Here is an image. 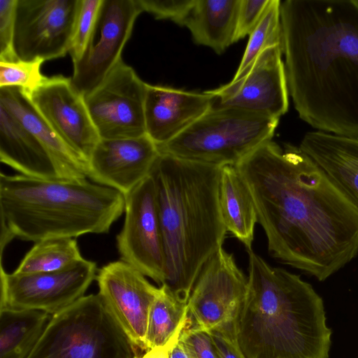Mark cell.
<instances>
[{
  "label": "cell",
  "instance_id": "obj_1",
  "mask_svg": "<svg viewBox=\"0 0 358 358\" xmlns=\"http://www.w3.org/2000/svg\"><path fill=\"white\" fill-rule=\"evenodd\" d=\"M235 166L273 258L324 281L358 256V210L299 147L270 140Z\"/></svg>",
  "mask_w": 358,
  "mask_h": 358
},
{
  "label": "cell",
  "instance_id": "obj_2",
  "mask_svg": "<svg viewBox=\"0 0 358 358\" xmlns=\"http://www.w3.org/2000/svg\"><path fill=\"white\" fill-rule=\"evenodd\" d=\"M280 22L288 92L300 118L358 138V1L287 0Z\"/></svg>",
  "mask_w": 358,
  "mask_h": 358
},
{
  "label": "cell",
  "instance_id": "obj_3",
  "mask_svg": "<svg viewBox=\"0 0 358 358\" xmlns=\"http://www.w3.org/2000/svg\"><path fill=\"white\" fill-rule=\"evenodd\" d=\"M247 251L248 290L231 323L243 358H329L321 296L300 275Z\"/></svg>",
  "mask_w": 358,
  "mask_h": 358
},
{
  "label": "cell",
  "instance_id": "obj_4",
  "mask_svg": "<svg viewBox=\"0 0 358 358\" xmlns=\"http://www.w3.org/2000/svg\"><path fill=\"white\" fill-rule=\"evenodd\" d=\"M221 170L220 166L160 153L150 173L164 246L162 285L183 303L227 233L219 203Z\"/></svg>",
  "mask_w": 358,
  "mask_h": 358
},
{
  "label": "cell",
  "instance_id": "obj_5",
  "mask_svg": "<svg viewBox=\"0 0 358 358\" xmlns=\"http://www.w3.org/2000/svg\"><path fill=\"white\" fill-rule=\"evenodd\" d=\"M125 208L119 191L90 182L0 174L1 255L13 239L108 233Z\"/></svg>",
  "mask_w": 358,
  "mask_h": 358
},
{
  "label": "cell",
  "instance_id": "obj_6",
  "mask_svg": "<svg viewBox=\"0 0 358 358\" xmlns=\"http://www.w3.org/2000/svg\"><path fill=\"white\" fill-rule=\"evenodd\" d=\"M278 121L238 108H210L178 136L157 147L160 153L180 159L236 166L271 140Z\"/></svg>",
  "mask_w": 358,
  "mask_h": 358
},
{
  "label": "cell",
  "instance_id": "obj_7",
  "mask_svg": "<svg viewBox=\"0 0 358 358\" xmlns=\"http://www.w3.org/2000/svg\"><path fill=\"white\" fill-rule=\"evenodd\" d=\"M138 355L99 294L52 315L27 358H135Z\"/></svg>",
  "mask_w": 358,
  "mask_h": 358
},
{
  "label": "cell",
  "instance_id": "obj_8",
  "mask_svg": "<svg viewBox=\"0 0 358 358\" xmlns=\"http://www.w3.org/2000/svg\"><path fill=\"white\" fill-rule=\"evenodd\" d=\"M96 264L83 259L61 271L8 273L1 264L0 309L39 310L53 315L85 296Z\"/></svg>",
  "mask_w": 358,
  "mask_h": 358
},
{
  "label": "cell",
  "instance_id": "obj_9",
  "mask_svg": "<svg viewBox=\"0 0 358 358\" xmlns=\"http://www.w3.org/2000/svg\"><path fill=\"white\" fill-rule=\"evenodd\" d=\"M80 0H17L13 48L18 60L43 62L69 52Z\"/></svg>",
  "mask_w": 358,
  "mask_h": 358
},
{
  "label": "cell",
  "instance_id": "obj_10",
  "mask_svg": "<svg viewBox=\"0 0 358 358\" xmlns=\"http://www.w3.org/2000/svg\"><path fill=\"white\" fill-rule=\"evenodd\" d=\"M124 198V222L116 238L120 260L161 286L165 282L166 260L152 177L144 179Z\"/></svg>",
  "mask_w": 358,
  "mask_h": 358
},
{
  "label": "cell",
  "instance_id": "obj_11",
  "mask_svg": "<svg viewBox=\"0 0 358 358\" xmlns=\"http://www.w3.org/2000/svg\"><path fill=\"white\" fill-rule=\"evenodd\" d=\"M147 85L122 60L96 89L84 96L100 139L127 138L146 134Z\"/></svg>",
  "mask_w": 358,
  "mask_h": 358
},
{
  "label": "cell",
  "instance_id": "obj_12",
  "mask_svg": "<svg viewBox=\"0 0 358 358\" xmlns=\"http://www.w3.org/2000/svg\"><path fill=\"white\" fill-rule=\"evenodd\" d=\"M136 0H103L93 35L82 57L73 62L71 82L83 96L96 89L121 62L135 21Z\"/></svg>",
  "mask_w": 358,
  "mask_h": 358
},
{
  "label": "cell",
  "instance_id": "obj_13",
  "mask_svg": "<svg viewBox=\"0 0 358 358\" xmlns=\"http://www.w3.org/2000/svg\"><path fill=\"white\" fill-rule=\"evenodd\" d=\"M248 278L221 247L203 266L187 301L188 316L209 331L231 323L245 297Z\"/></svg>",
  "mask_w": 358,
  "mask_h": 358
},
{
  "label": "cell",
  "instance_id": "obj_14",
  "mask_svg": "<svg viewBox=\"0 0 358 358\" xmlns=\"http://www.w3.org/2000/svg\"><path fill=\"white\" fill-rule=\"evenodd\" d=\"M282 45L265 50L238 80L208 90L211 108H234L278 119L288 110V87Z\"/></svg>",
  "mask_w": 358,
  "mask_h": 358
},
{
  "label": "cell",
  "instance_id": "obj_15",
  "mask_svg": "<svg viewBox=\"0 0 358 358\" xmlns=\"http://www.w3.org/2000/svg\"><path fill=\"white\" fill-rule=\"evenodd\" d=\"M99 295L132 345L146 352L145 336L150 306L159 287L141 272L122 261L98 270Z\"/></svg>",
  "mask_w": 358,
  "mask_h": 358
},
{
  "label": "cell",
  "instance_id": "obj_16",
  "mask_svg": "<svg viewBox=\"0 0 358 358\" xmlns=\"http://www.w3.org/2000/svg\"><path fill=\"white\" fill-rule=\"evenodd\" d=\"M26 94L49 126L88 162L100 137L84 96L71 78L61 75L45 77L39 86Z\"/></svg>",
  "mask_w": 358,
  "mask_h": 358
},
{
  "label": "cell",
  "instance_id": "obj_17",
  "mask_svg": "<svg viewBox=\"0 0 358 358\" xmlns=\"http://www.w3.org/2000/svg\"><path fill=\"white\" fill-rule=\"evenodd\" d=\"M159 154L157 144L147 134L100 139L88 161V178L125 196L150 176Z\"/></svg>",
  "mask_w": 358,
  "mask_h": 358
},
{
  "label": "cell",
  "instance_id": "obj_18",
  "mask_svg": "<svg viewBox=\"0 0 358 358\" xmlns=\"http://www.w3.org/2000/svg\"><path fill=\"white\" fill-rule=\"evenodd\" d=\"M207 91L190 92L148 84L145 100L146 134L157 144H165L191 126L212 106Z\"/></svg>",
  "mask_w": 358,
  "mask_h": 358
},
{
  "label": "cell",
  "instance_id": "obj_19",
  "mask_svg": "<svg viewBox=\"0 0 358 358\" xmlns=\"http://www.w3.org/2000/svg\"><path fill=\"white\" fill-rule=\"evenodd\" d=\"M0 106L38 139L52 159L61 179L82 180L88 178V162L49 126L22 88H0Z\"/></svg>",
  "mask_w": 358,
  "mask_h": 358
},
{
  "label": "cell",
  "instance_id": "obj_20",
  "mask_svg": "<svg viewBox=\"0 0 358 358\" xmlns=\"http://www.w3.org/2000/svg\"><path fill=\"white\" fill-rule=\"evenodd\" d=\"M299 148L327 174L358 210V138L309 131Z\"/></svg>",
  "mask_w": 358,
  "mask_h": 358
},
{
  "label": "cell",
  "instance_id": "obj_21",
  "mask_svg": "<svg viewBox=\"0 0 358 358\" xmlns=\"http://www.w3.org/2000/svg\"><path fill=\"white\" fill-rule=\"evenodd\" d=\"M0 160L28 177L61 179L52 159L38 139L1 106Z\"/></svg>",
  "mask_w": 358,
  "mask_h": 358
},
{
  "label": "cell",
  "instance_id": "obj_22",
  "mask_svg": "<svg viewBox=\"0 0 358 358\" xmlns=\"http://www.w3.org/2000/svg\"><path fill=\"white\" fill-rule=\"evenodd\" d=\"M241 0H196L185 26L199 45L222 54L235 42Z\"/></svg>",
  "mask_w": 358,
  "mask_h": 358
},
{
  "label": "cell",
  "instance_id": "obj_23",
  "mask_svg": "<svg viewBox=\"0 0 358 358\" xmlns=\"http://www.w3.org/2000/svg\"><path fill=\"white\" fill-rule=\"evenodd\" d=\"M219 203L227 232L244 244L247 250L251 249L257 215L251 194L235 166H222Z\"/></svg>",
  "mask_w": 358,
  "mask_h": 358
},
{
  "label": "cell",
  "instance_id": "obj_24",
  "mask_svg": "<svg viewBox=\"0 0 358 358\" xmlns=\"http://www.w3.org/2000/svg\"><path fill=\"white\" fill-rule=\"evenodd\" d=\"M51 317L39 310L0 309V358H27Z\"/></svg>",
  "mask_w": 358,
  "mask_h": 358
},
{
  "label": "cell",
  "instance_id": "obj_25",
  "mask_svg": "<svg viewBox=\"0 0 358 358\" xmlns=\"http://www.w3.org/2000/svg\"><path fill=\"white\" fill-rule=\"evenodd\" d=\"M188 317L187 303L180 302L165 286L159 290L149 312L146 351L176 343Z\"/></svg>",
  "mask_w": 358,
  "mask_h": 358
},
{
  "label": "cell",
  "instance_id": "obj_26",
  "mask_svg": "<svg viewBox=\"0 0 358 358\" xmlns=\"http://www.w3.org/2000/svg\"><path fill=\"white\" fill-rule=\"evenodd\" d=\"M83 259L75 238L45 239L35 243L13 273L29 274L58 271Z\"/></svg>",
  "mask_w": 358,
  "mask_h": 358
},
{
  "label": "cell",
  "instance_id": "obj_27",
  "mask_svg": "<svg viewBox=\"0 0 358 358\" xmlns=\"http://www.w3.org/2000/svg\"><path fill=\"white\" fill-rule=\"evenodd\" d=\"M279 0H271L259 22L250 35L241 64L232 79L240 78L267 48L282 45V28Z\"/></svg>",
  "mask_w": 358,
  "mask_h": 358
},
{
  "label": "cell",
  "instance_id": "obj_28",
  "mask_svg": "<svg viewBox=\"0 0 358 358\" xmlns=\"http://www.w3.org/2000/svg\"><path fill=\"white\" fill-rule=\"evenodd\" d=\"M41 59L0 62V88L16 87L29 93L39 86L45 76L41 72Z\"/></svg>",
  "mask_w": 358,
  "mask_h": 358
},
{
  "label": "cell",
  "instance_id": "obj_29",
  "mask_svg": "<svg viewBox=\"0 0 358 358\" xmlns=\"http://www.w3.org/2000/svg\"><path fill=\"white\" fill-rule=\"evenodd\" d=\"M103 0H80L79 8L69 50L73 62L85 52L94 31Z\"/></svg>",
  "mask_w": 358,
  "mask_h": 358
},
{
  "label": "cell",
  "instance_id": "obj_30",
  "mask_svg": "<svg viewBox=\"0 0 358 358\" xmlns=\"http://www.w3.org/2000/svg\"><path fill=\"white\" fill-rule=\"evenodd\" d=\"M142 12L185 26L196 0H136Z\"/></svg>",
  "mask_w": 358,
  "mask_h": 358
},
{
  "label": "cell",
  "instance_id": "obj_31",
  "mask_svg": "<svg viewBox=\"0 0 358 358\" xmlns=\"http://www.w3.org/2000/svg\"><path fill=\"white\" fill-rule=\"evenodd\" d=\"M178 339L189 358H217L208 333L192 323L189 316Z\"/></svg>",
  "mask_w": 358,
  "mask_h": 358
},
{
  "label": "cell",
  "instance_id": "obj_32",
  "mask_svg": "<svg viewBox=\"0 0 358 358\" xmlns=\"http://www.w3.org/2000/svg\"><path fill=\"white\" fill-rule=\"evenodd\" d=\"M17 0H0V62L17 61L14 48Z\"/></svg>",
  "mask_w": 358,
  "mask_h": 358
},
{
  "label": "cell",
  "instance_id": "obj_33",
  "mask_svg": "<svg viewBox=\"0 0 358 358\" xmlns=\"http://www.w3.org/2000/svg\"><path fill=\"white\" fill-rule=\"evenodd\" d=\"M271 0H241L235 42L250 35L259 22Z\"/></svg>",
  "mask_w": 358,
  "mask_h": 358
},
{
  "label": "cell",
  "instance_id": "obj_34",
  "mask_svg": "<svg viewBox=\"0 0 358 358\" xmlns=\"http://www.w3.org/2000/svg\"><path fill=\"white\" fill-rule=\"evenodd\" d=\"M217 358H243L235 342L231 324L206 331Z\"/></svg>",
  "mask_w": 358,
  "mask_h": 358
},
{
  "label": "cell",
  "instance_id": "obj_35",
  "mask_svg": "<svg viewBox=\"0 0 358 358\" xmlns=\"http://www.w3.org/2000/svg\"><path fill=\"white\" fill-rule=\"evenodd\" d=\"M169 358H189V357L184 348L178 345L170 350Z\"/></svg>",
  "mask_w": 358,
  "mask_h": 358
},
{
  "label": "cell",
  "instance_id": "obj_36",
  "mask_svg": "<svg viewBox=\"0 0 358 358\" xmlns=\"http://www.w3.org/2000/svg\"><path fill=\"white\" fill-rule=\"evenodd\" d=\"M155 355V350H150L148 351H146L143 355H137L135 358H154Z\"/></svg>",
  "mask_w": 358,
  "mask_h": 358
}]
</instances>
